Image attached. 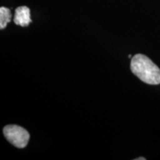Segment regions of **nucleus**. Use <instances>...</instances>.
I'll use <instances>...</instances> for the list:
<instances>
[{"mask_svg":"<svg viewBox=\"0 0 160 160\" xmlns=\"http://www.w3.org/2000/svg\"><path fill=\"white\" fill-rule=\"evenodd\" d=\"M131 70L144 82L148 85L160 84V69L145 55L137 54L132 58Z\"/></svg>","mask_w":160,"mask_h":160,"instance_id":"obj_1","label":"nucleus"},{"mask_svg":"<svg viewBox=\"0 0 160 160\" xmlns=\"http://www.w3.org/2000/svg\"><path fill=\"white\" fill-rule=\"evenodd\" d=\"M3 133L10 143L19 148H24L28 143L29 133L19 125H9L5 126L3 129Z\"/></svg>","mask_w":160,"mask_h":160,"instance_id":"obj_2","label":"nucleus"},{"mask_svg":"<svg viewBox=\"0 0 160 160\" xmlns=\"http://www.w3.org/2000/svg\"><path fill=\"white\" fill-rule=\"evenodd\" d=\"M13 22L16 25L22 27H27L31 23V11L27 6H20L16 9Z\"/></svg>","mask_w":160,"mask_h":160,"instance_id":"obj_3","label":"nucleus"},{"mask_svg":"<svg viewBox=\"0 0 160 160\" xmlns=\"http://www.w3.org/2000/svg\"><path fill=\"white\" fill-rule=\"evenodd\" d=\"M11 10L5 7L0 8V29L5 28L8 23L11 22Z\"/></svg>","mask_w":160,"mask_h":160,"instance_id":"obj_4","label":"nucleus"},{"mask_svg":"<svg viewBox=\"0 0 160 160\" xmlns=\"http://www.w3.org/2000/svg\"><path fill=\"white\" fill-rule=\"evenodd\" d=\"M142 159L145 160L146 159H145V158H141V157H140V158H137V159H136V160H142Z\"/></svg>","mask_w":160,"mask_h":160,"instance_id":"obj_5","label":"nucleus"}]
</instances>
